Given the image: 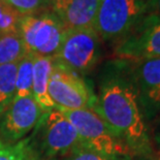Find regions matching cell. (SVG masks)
I'll return each instance as SVG.
<instances>
[{
	"mask_svg": "<svg viewBox=\"0 0 160 160\" xmlns=\"http://www.w3.org/2000/svg\"><path fill=\"white\" fill-rule=\"evenodd\" d=\"M92 110L131 149L135 157H151L154 152L151 128L128 61L118 59L105 67Z\"/></svg>",
	"mask_w": 160,
	"mask_h": 160,
	"instance_id": "6da1fadb",
	"label": "cell"
},
{
	"mask_svg": "<svg viewBox=\"0 0 160 160\" xmlns=\"http://www.w3.org/2000/svg\"><path fill=\"white\" fill-rule=\"evenodd\" d=\"M28 139L37 160L61 157L84 148L76 127L58 108L42 114Z\"/></svg>",
	"mask_w": 160,
	"mask_h": 160,
	"instance_id": "7a4b0ae2",
	"label": "cell"
},
{
	"mask_svg": "<svg viewBox=\"0 0 160 160\" xmlns=\"http://www.w3.org/2000/svg\"><path fill=\"white\" fill-rule=\"evenodd\" d=\"M72 123L85 149L107 160H133L134 153L92 108H59Z\"/></svg>",
	"mask_w": 160,
	"mask_h": 160,
	"instance_id": "3957f363",
	"label": "cell"
},
{
	"mask_svg": "<svg viewBox=\"0 0 160 160\" xmlns=\"http://www.w3.org/2000/svg\"><path fill=\"white\" fill-rule=\"evenodd\" d=\"M148 13V0H100L95 30L100 39L118 43Z\"/></svg>",
	"mask_w": 160,
	"mask_h": 160,
	"instance_id": "277c9868",
	"label": "cell"
},
{
	"mask_svg": "<svg viewBox=\"0 0 160 160\" xmlns=\"http://www.w3.org/2000/svg\"><path fill=\"white\" fill-rule=\"evenodd\" d=\"M67 30L55 13L23 16L18 32L26 55L53 57L60 49Z\"/></svg>",
	"mask_w": 160,
	"mask_h": 160,
	"instance_id": "5b68a950",
	"label": "cell"
},
{
	"mask_svg": "<svg viewBox=\"0 0 160 160\" xmlns=\"http://www.w3.org/2000/svg\"><path fill=\"white\" fill-rule=\"evenodd\" d=\"M100 37L95 29L68 30L53 62L83 76L94 68L101 55Z\"/></svg>",
	"mask_w": 160,
	"mask_h": 160,
	"instance_id": "8992f818",
	"label": "cell"
},
{
	"mask_svg": "<svg viewBox=\"0 0 160 160\" xmlns=\"http://www.w3.org/2000/svg\"><path fill=\"white\" fill-rule=\"evenodd\" d=\"M48 92L56 108L67 111L92 108L95 99L81 76L54 62Z\"/></svg>",
	"mask_w": 160,
	"mask_h": 160,
	"instance_id": "52a82bcc",
	"label": "cell"
},
{
	"mask_svg": "<svg viewBox=\"0 0 160 160\" xmlns=\"http://www.w3.org/2000/svg\"><path fill=\"white\" fill-rule=\"evenodd\" d=\"M115 55L118 59L126 61L160 57V16L148 13L117 43Z\"/></svg>",
	"mask_w": 160,
	"mask_h": 160,
	"instance_id": "ba28073f",
	"label": "cell"
},
{
	"mask_svg": "<svg viewBox=\"0 0 160 160\" xmlns=\"http://www.w3.org/2000/svg\"><path fill=\"white\" fill-rule=\"evenodd\" d=\"M148 123L160 116V57L128 61Z\"/></svg>",
	"mask_w": 160,
	"mask_h": 160,
	"instance_id": "9c48e42d",
	"label": "cell"
},
{
	"mask_svg": "<svg viewBox=\"0 0 160 160\" xmlns=\"http://www.w3.org/2000/svg\"><path fill=\"white\" fill-rule=\"evenodd\" d=\"M45 113L32 95L15 98L0 117V133L4 142H17L34 129Z\"/></svg>",
	"mask_w": 160,
	"mask_h": 160,
	"instance_id": "30bf717a",
	"label": "cell"
},
{
	"mask_svg": "<svg viewBox=\"0 0 160 160\" xmlns=\"http://www.w3.org/2000/svg\"><path fill=\"white\" fill-rule=\"evenodd\" d=\"M53 13L68 30L95 29L100 0H54Z\"/></svg>",
	"mask_w": 160,
	"mask_h": 160,
	"instance_id": "8fae6325",
	"label": "cell"
},
{
	"mask_svg": "<svg viewBox=\"0 0 160 160\" xmlns=\"http://www.w3.org/2000/svg\"><path fill=\"white\" fill-rule=\"evenodd\" d=\"M52 69V57L33 56L32 96L43 112L51 111L56 108L48 92Z\"/></svg>",
	"mask_w": 160,
	"mask_h": 160,
	"instance_id": "7c38bea8",
	"label": "cell"
},
{
	"mask_svg": "<svg viewBox=\"0 0 160 160\" xmlns=\"http://www.w3.org/2000/svg\"><path fill=\"white\" fill-rule=\"evenodd\" d=\"M19 62L0 65V117L15 99Z\"/></svg>",
	"mask_w": 160,
	"mask_h": 160,
	"instance_id": "4fadbf2b",
	"label": "cell"
},
{
	"mask_svg": "<svg viewBox=\"0 0 160 160\" xmlns=\"http://www.w3.org/2000/svg\"><path fill=\"white\" fill-rule=\"evenodd\" d=\"M25 56L19 32H0V65L19 62Z\"/></svg>",
	"mask_w": 160,
	"mask_h": 160,
	"instance_id": "5bb4252c",
	"label": "cell"
},
{
	"mask_svg": "<svg viewBox=\"0 0 160 160\" xmlns=\"http://www.w3.org/2000/svg\"><path fill=\"white\" fill-rule=\"evenodd\" d=\"M0 160H37V158L30 148L28 138H25L17 142L0 139Z\"/></svg>",
	"mask_w": 160,
	"mask_h": 160,
	"instance_id": "9a60e30c",
	"label": "cell"
},
{
	"mask_svg": "<svg viewBox=\"0 0 160 160\" xmlns=\"http://www.w3.org/2000/svg\"><path fill=\"white\" fill-rule=\"evenodd\" d=\"M33 56L26 55L19 61L16 82V96L25 97L32 95Z\"/></svg>",
	"mask_w": 160,
	"mask_h": 160,
	"instance_id": "2e32d148",
	"label": "cell"
},
{
	"mask_svg": "<svg viewBox=\"0 0 160 160\" xmlns=\"http://www.w3.org/2000/svg\"><path fill=\"white\" fill-rule=\"evenodd\" d=\"M22 17L12 6L0 1V32H18Z\"/></svg>",
	"mask_w": 160,
	"mask_h": 160,
	"instance_id": "e0dca14e",
	"label": "cell"
},
{
	"mask_svg": "<svg viewBox=\"0 0 160 160\" xmlns=\"http://www.w3.org/2000/svg\"><path fill=\"white\" fill-rule=\"evenodd\" d=\"M12 6L22 16L34 15L40 8L50 2V0H0Z\"/></svg>",
	"mask_w": 160,
	"mask_h": 160,
	"instance_id": "ac0fdd59",
	"label": "cell"
},
{
	"mask_svg": "<svg viewBox=\"0 0 160 160\" xmlns=\"http://www.w3.org/2000/svg\"><path fill=\"white\" fill-rule=\"evenodd\" d=\"M50 160H107L99 155L95 154V153L89 151V150L81 148L77 151H73L67 155L61 156V157L53 158Z\"/></svg>",
	"mask_w": 160,
	"mask_h": 160,
	"instance_id": "d6986e66",
	"label": "cell"
},
{
	"mask_svg": "<svg viewBox=\"0 0 160 160\" xmlns=\"http://www.w3.org/2000/svg\"><path fill=\"white\" fill-rule=\"evenodd\" d=\"M151 138L153 147H154V145H159L160 147V116H158L154 121V125L151 129Z\"/></svg>",
	"mask_w": 160,
	"mask_h": 160,
	"instance_id": "ffe728a7",
	"label": "cell"
},
{
	"mask_svg": "<svg viewBox=\"0 0 160 160\" xmlns=\"http://www.w3.org/2000/svg\"><path fill=\"white\" fill-rule=\"evenodd\" d=\"M149 13L160 16V0H148Z\"/></svg>",
	"mask_w": 160,
	"mask_h": 160,
	"instance_id": "44dd1931",
	"label": "cell"
},
{
	"mask_svg": "<svg viewBox=\"0 0 160 160\" xmlns=\"http://www.w3.org/2000/svg\"><path fill=\"white\" fill-rule=\"evenodd\" d=\"M50 1H54V0H50Z\"/></svg>",
	"mask_w": 160,
	"mask_h": 160,
	"instance_id": "7402d4cb",
	"label": "cell"
}]
</instances>
